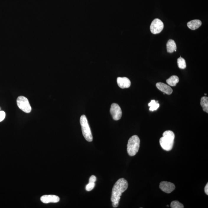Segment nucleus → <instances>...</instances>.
Here are the masks:
<instances>
[{
    "mask_svg": "<svg viewBox=\"0 0 208 208\" xmlns=\"http://www.w3.org/2000/svg\"><path fill=\"white\" fill-rule=\"evenodd\" d=\"M96 181V178L95 176H91L89 179V182L95 183Z\"/></svg>",
    "mask_w": 208,
    "mask_h": 208,
    "instance_id": "21",
    "label": "nucleus"
},
{
    "mask_svg": "<svg viewBox=\"0 0 208 208\" xmlns=\"http://www.w3.org/2000/svg\"><path fill=\"white\" fill-rule=\"evenodd\" d=\"M140 144V139L138 136H132L128 141L127 151L130 156H134L139 151Z\"/></svg>",
    "mask_w": 208,
    "mask_h": 208,
    "instance_id": "3",
    "label": "nucleus"
},
{
    "mask_svg": "<svg viewBox=\"0 0 208 208\" xmlns=\"http://www.w3.org/2000/svg\"><path fill=\"white\" fill-rule=\"evenodd\" d=\"M156 87L160 90L168 95H171L173 92V90L169 86L162 82H158L156 84Z\"/></svg>",
    "mask_w": 208,
    "mask_h": 208,
    "instance_id": "11",
    "label": "nucleus"
},
{
    "mask_svg": "<svg viewBox=\"0 0 208 208\" xmlns=\"http://www.w3.org/2000/svg\"><path fill=\"white\" fill-rule=\"evenodd\" d=\"M167 52L169 53H173L177 51V46L174 40L170 39L167 44Z\"/></svg>",
    "mask_w": 208,
    "mask_h": 208,
    "instance_id": "13",
    "label": "nucleus"
},
{
    "mask_svg": "<svg viewBox=\"0 0 208 208\" xmlns=\"http://www.w3.org/2000/svg\"><path fill=\"white\" fill-rule=\"evenodd\" d=\"M158 101H156L155 100H152L151 102L148 104V106H150V110L153 111L157 110L159 108L160 105L158 103Z\"/></svg>",
    "mask_w": 208,
    "mask_h": 208,
    "instance_id": "16",
    "label": "nucleus"
},
{
    "mask_svg": "<svg viewBox=\"0 0 208 208\" xmlns=\"http://www.w3.org/2000/svg\"><path fill=\"white\" fill-rule=\"evenodd\" d=\"M160 188L162 191L167 194L172 192L176 188L175 185L172 183L163 181L160 184Z\"/></svg>",
    "mask_w": 208,
    "mask_h": 208,
    "instance_id": "8",
    "label": "nucleus"
},
{
    "mask_svg": "<svg viewBox=\"0 0 208 208\" xmlns=\"http://www.w3.org/2000/svg\"><path fill=\"white\" fill-rule=\"evenodd\" d=\"M5 116H6V113L4 111H0V122L4 120Z\"/></svg>",
    "mask_w": 208,
    "mask_h": 208,
    "instance_id": "20",
    "label": "nucleus"
},
{
    "mask_svg": "<svg viewBox=\"0 0 208 208\" xmlns=\"http://www.w3.org/2000/svg\"><path fill=\"white\" fill-rule=\"evenodd\" d=\"M110 112L113 120L117 121L121 119L122 112L121 108L117 104L113 103L111 105Z\"/></svg>",
    "mask_w": 208,
    "mask_h": 208,
    "instance_id": "7",
    "label": "nucleus"
},
{
    "mask_svg": "<svg viewBox=\"0 0 208 208\" xmlns=\"http://www.w3.org/2000/svg\"><path fill=\"white\" fill-rule=\"evenodd\" d=\"M202 22L199 20H194L187 23V26L191 30H196L201 26Z\"/></svg>",
    "mask_w": 208,
    "mask_h": 208,
    "instance_id": "12",
    "label": "nucleus"
},
{
    "mask_svg": "<svg viewBox=\"0 0 208 208\" xmlns=\"http://www.w3.org/2000/svg\"><path fill=\"white\" fill-rule=\"evenodd\" d=\"M179 81V79L178 77L177 76L174 75L171 76L168 79L166 80V82L170 86L175 87L178 83Z\"/></svg>",
    "mask_w": 208,
    "mask_h": 208,
    "instance_id": "14",
    "label": "nucleus"
},
{
    "mask_svg": "<svg viewBox=\"0 0 208 208\" xmlns=\"http://www.w3.org/2000/svg\"><path fill=\"white\" fill-rule=\"evenodd\" d=\"M80 123L82 127V134L85 139L89 142H92L93 139L92 133L85 115H82L81 116Z\"/></svg>",
    "mask_w": 208,
    "mask_h": 208,
    "instance_id": "4",
    "label": "nucleus"
},
{
    "mask_svg": "<svg viewBox=\"0 0 208 208\" xmlns=\"http://www.w3.org/2000/svg\"><path fill=\"white\" fill-rule=\"evenodd\" d=\"M95 186V183L89 182L88 184H87L86 186V190L87 191H92L94 188Z\"/></svg>",
    "mask_w": 208,
    "mask_h": 208,
    "instance_id": "19",
    "label": "nucleus"
},
{
    "mask_svg": "<svg viewBox=\"0 0 208 208\" xmlns=\"http://www.w3.org/2000/svg\"><path fill=\"white\" fill-rule=\"evenodd\" d=\"M175 135L173 131L167 130L163 134V137L160 139L161 147L164 150L170 151L173 148Z\"/></svg>",
    "mask_w": 208,
    "mask_h": 208,
    "instance_id": "2",
    "label": "nucleus"
},
{
    "mask_svg": "<svg viewBox=\"0 0 208 208\" xmlns=\"http://www.w3.org/2000/svg\"><path fill=\"white\" fill-rule=\"evenodd\" d=\"M17 103L19 108L26 113H30L31 111V106L26 98L23 96L18 97Z\"/></svg>",
    "mask_w": 208,
    "mask_h": 208,
    "instance_id": "5",
    "label": "nucleus"
},
{
    "mask_svg": "<svg viewBox=\"0 0 208 208\" xmlns=\"http://www.w3.org/2000/svg\"><path fill=\"white\" fill-rule=\"evenodd\" d=\"M128 186L127 181L124 178L119 179L115 184L113 188L111 196L113 207L116 208L118 206L122 194L126 191Z\"/></svg>",
    "mask_w": 208,
    "mask_h": 208,
    "instance_id": "1",
    "label": "nucleus"
},
{
    "mask_svg": "<svg viewBox=\"0 0 208 208\" xmlns=\"http://www.w3.org/2000/svg\"><path fill=\"white\" fill-rule=\"evenodd\" d=\"M40 200L44 204L59 202L60 199L58 196L55 195H44L40 197Z\"/></svg>",
    "mask_w": 208,
    "mask_h": 208,
    "instance_id": "9",
    "label": "nucleus"
},
{
    "mask_svg": "<svg viewBox=\"0 0 208 208\" xmlns=\"http://www.w3.org/2000/svg\"><path fill=\"white\" fill-rule=\"evenodd\" d=\"M200 105L202 106L203 110L205 112L208 113V98L207 97H202L201 98Z\"/></svg>",
    "mask_w": 208,
    "mask_h": 208,
    "instance_id": "15",
    "label": "nucleus"
},
{
    "mask_svg": "<svg viewBox=\"0 0 208 208\" xmlns=\"http://www.w3.org/2000/svg\"><path fill=\"white\" fill-rule=\"evenodd\" d=\"M170 207L172 208H183V205L177 200L172 201L170 204Z\"/></svg>",
    "mask_w": 208,
    "mask_h": 208,
    "instance_id": "18",
    "label": "nucleus"
},
{
    "mask_svg": "<svg viewBox=\"0 0 208 208\" xmlns=\"http://www.w3.org/2000/svg\"><path fill=\"white\" fill-rule=\"evenodd\" d=\"M164 27L163 22L158 19H155L152 22L150 29L151 32L153 34L160 33Z\"/></svg>",
    "mask_w": 208,
    "mask_h": 208,
    "instance_id": "6",
    "label": "nucleus"
},
{
    "mask_svg": "<svg viewBox=\"0 0 208 208\" xmlns=\"http://www.w3.org/2000/svg\"><path fill=\"white\" fill-rule=\"evenodd\" d=\"M117 82L118 85L120 88H127L130 87V80L126 77H118L117 78Z\"/></svg>",
    "mask_w": 208,
    "mask_h": 208,
    "instance_id": "10",
    "label": "nucleus"
},
{
    "mask_svg": "<svg viewBox=\"0 0 208 208\" xmlns=\"http://www.w3.org/2000/svg\"><path fill=\"white\" fill-rule=\"evenodd\" d=\"M167 207H169V205H167Z\"/></svg>",
    "mask_w": 208,
    "mask_h": 208,
    "instance_id": "23",
    "label": "nucleus"
},
{
    "mask_svg": "<svg viewBox=\"0 0 208 208\" xmlns=\"http://www.w3.org/2000/svg\"><path fill=\"white\" fill-rule=\"evenodd\" d=\"M177 64L178 68L181 69H184L186 67V61L182 57H180L177 59Z\"/></svg>",
    "mask_w": 208,
    "mask_h": 208,
    "instance_id": "17",
    "label": "nucleus"
},
{
    "mask_svg": "<svg viewBox=\"0 0 208 208\" xmlns=\"http://www.w3.org/2000/svg\"><path fill=\"white\" fill-rule=\"evenodd\" d=\"M204 191H205V193L206 194V195H208V183H207L206 186H205V188H204Z\"/></svg>",
    "mask_w": 208,
    "mask_h": 208,
    "instance_id": "22",
    "label": "nucleus"
}]
</instances>
